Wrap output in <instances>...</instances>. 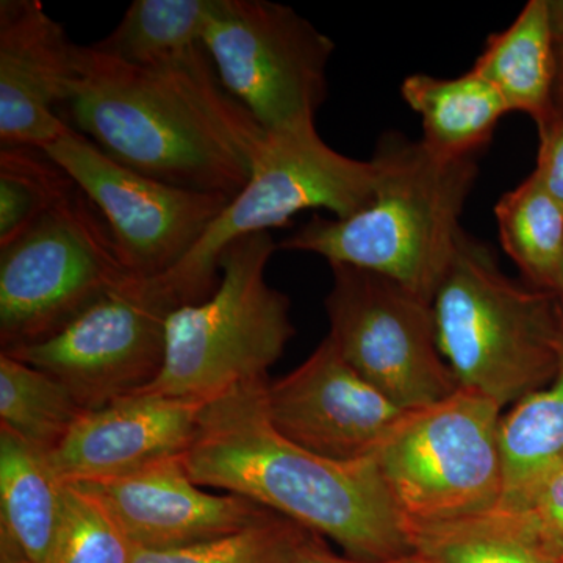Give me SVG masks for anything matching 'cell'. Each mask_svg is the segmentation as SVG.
<instances>
[{
  "label": "cell",
  "instance_id": "obj_33",
  "mask_svg": "<svg viewBox=\"0 0 563 563\" xmlns=\"http://www.w3.org/2000/svg\"><path fill=\"white\" fill-rule=\"evenodd\" d=\"M558 466H561V468H563V453L561 455V459H559Z\"/></svg>",
  "mask_w": 563,
  "mask_h": 563
},
{
  "label": "cell",
  "instance_id": "obj_26",
  "mask_svg": "<svg viewBox=\"0 0 563 563\" xmlns=\"http://www.w3.org/2000/svg\"><path fill=\"white\" fill-rule=\"evenodd\" d=\"M406 525L413 551L431 563H554L488 515Z\"/></svg>",
  "mask_w": 563,
  "mask_h": 563
},
{
  "label": "cell",
  "instance_id": "obj_12",
  "mask_svg": "<svg viewBox=\"0 0 563 563\" xmlns=\"http://www.w3.org/2000/svg\"><path fill=\"white\" fill-rule=\"evenodd\" d=\"M44 151L101 211L122 263L136 277L173 272L231 201L128 168L70 125Z\"/></svg>",
  "mask_w": 563,
  "mask_h": 563
},
{
  "label": "cell",
  "instance_id": "obj_9",
  "mask_svg": "<svg viewBox=\"0 0 563 563\" xmlns=\"http://www.w3.org/2000/svg\"><path fill=\"white\" fill-rule=\"evenodd\" d=\"M202 44L224 90L265 132L314 122L335 44L268 0H213Z\"/></svg>",
  "mask_w": 563,
  "mask_h": 563
},
{
  "label": "cell",
  "instance_id": "obj_7",
  "mask_svg": "<svg viewBox=\"0 0 563 563\" xmlns=\"http://www.w3.org/2000/svg\"><path fill=\"white\" fill-rule=\"evenodd\" d=\"M503 407L459 387L409 410L376 462L406 523H446L492 512L504 493Z\"/></svg>",
  "mask_w": 563,
  "mask_h": 563
},
{
  "label": "cell",
  "instance_id": "obj_28",
  "mask_svg": "<svg viewBox=\"0 0 563 563\" xmlns=\"http://www.w3.org/2000/svg\"><path fill=\"white\" fill-rule=\"evenodd\" d=\"M536 548L544 558L563 563V468L555 466L539 481L504 496L485 514Z\"/></svg>",
  "mask_w": 563,
  "mask_h": 563
},
{
  "label": "cell",
  "instance_id": "obj_30",
  "mask_svg": "<svg viewBox=\"0 0 563 563\" xmlns=\"http://www.w3.org/2000/svg\"><path fill=\"white\" fill-rule=\"evenodd\" d=\"M295 563H431L424 555L417 553L399 555V558L393 559H380V561H365V559H354L350 558V555H339L332 553L325 543L322 542V539H318L317 542L310 544L306 551L298 559H296Z\"/></svg>",
  "mask_w": 563,
  "mask_h": 563
},
{
  "label": "cell",
  "instance_id": "obj_15",
  "mask_svg": "<svg viewBox=\"0 0 563 563\" xmlns=\"http://www.w3.org/2000/svg\"><path fill=\"white\" fill-rule=\"evenodd\" d=\"M203 404L133 393L84 412L47 461L63 483L96 484L184 457Z\"/></svg>",
  "mask_w": 563,
  "mask_h": 563
},
{
  "label": "cell",
  "instance_id": "obj_13",
  "mask_svg": "<svg viewBox=\"0 0 563 563\" xmlns=\"http://www.w3.org/2000/svg\"><path fill=\"white\" fill-rule=\"evenodd\" d=\"M265 407L282 435L339 462L376 457L409 412L363 379L329 336L298 368L266 385Z\"/></svg>",
  "mask_w": 563,
  "mask_h": 563
},
{
  "label": "cell",
  "instance_id": "obj_8",
  "mask_svg": "<svg viewBox=\"0 0 563 563\" xmlns=\"http://www.w3.org/2000/svg\"><path fill=\"white\" fill-rule=\"evenodd\" d=\"M129 276L101 211L77 187L0 247L2 352L54 335Z\"/></svg>",
  "mask_w": 563,
  "mask_h": 563
},
{
  "label": "cell",
  "instance_id": "obj_11",
  "mask_svg": "<svg viewBox=\"0 0 563 563\" xmlns=\"http://www.w3.org/2000/svg\"><path fill=\"white\" fill-rule=\"evenodd\" d=\"M331 268L328 336L344 361L402 410L453 395L459 384L439 350L432 303L380 274Z\"/></svg>",
  "mask_w": 563,
  "mask_h": 563
},
{
  "label": "cell",
  "instance_id": "obj_25",
  "mask_svg": "<svg viewBox=\"0 0 563 563\" xmlns=\"http://www.w3.org/2000/svg\"><path fill=\"white\" fill-rule=\"evenodd\" d=\"M322 537L273 512L231 536L174 550H136L133 563H295Z\"/></svg>",
  "mask_w": 563,
  "mask_h": 563
},
{
  "label": "cell",
  "instance_id": "obj_14",
  "mask_svg": "<svg viewBox=\"0 0 563 563\" xmlns=\"http://www.w3.org/2000/svg\"><path fill=\"white\" fill-rule=\"evenodd\" d=\"M79 52L38 0L0 2V143L44 150L68 131L57 107L68 99Z\"/></svg>",
  "mask_w": 563,
  "mask_h": 563
},
{
  "label": "cell",
  "instance_id": "obj_10",
  "mask_svg": "<svg viewBox=\"0 0 563 563\" xmlns=\"http://www.w3.org/2000/svg\"><path fill=\"white\" fill-rule=\"evenodd\" d=\"M177 307L165 277L129 276L54 335L3 354L60 380L85 410L99 409L155 383Z\"/></svg>",
  "mask_w": 563,
  "mask_h": 563
},
{
  "label": "cell",
  "instance_id": "obj_20",
  "mask_svg": "<svg viewBox=\"0 0 563 563\" xmlns=\"http://www.w3.org/2000/svg\"><path fill=\"white\" fill-rule=\"evenodd\" d=\"M213 0H135L120 24L91 46L129 65H179L206 51L202 33Z\"/></svg>",
  "mask_w": 563,
  "mask_h": 563
},
{
  "label": "cell",
  "instance_id": "obj_17",
  "mask_svg": "<svg viewBox=\"0 0 563 563\" xmlns=\"http://www.w3.org/2000/svg\"><path fill=\"white\" fill-rule=\"evenodd\" d=\"M65 483L47 455L0 429V563H47Z\"/></svg>",
  "mask_w": 563,
  "mask_h": 563
},
{
  "label": "cell",
  "instance_id": "obj_6",
  "mask_svg": "<svg viewBox=\"0 0 563 563\" xmlns=\"http://www.w3.org/2000/svg\"><path fill=\"white\" fill-rule=\"evenodd\" d=\"M377 185V166L333 150L314 122L285 131L266 132L250 180L233 196L165 279L180 306L201 302L220 284L221 252L243 236L272 232L295 214L324 209L333 218H350L369 206Z\"/></svg>",
  "mask_w": 563,
  "mask_h": 563
},
{
  "label": "cell",
  "instance_id": "obj_2",
  "mask_svg": "<svg viewBox=\"0 0 563 563\" xmlns=\"http://www.w3.org/2000/svg\"><path fill=\"white\" fill-rule=\"evenodd\" d=\"M268 383L236 385L203 404L184 455L192 481L328 537L350 558L380 561L413 553L376 459L332 461L282 435L266 413Z\"/></svg>",
  "mask_w": 563,
  "mask_h": 563
},
{
  "label": "cell",
  "instance_id": "obj_23",
  "mask_svg": "<svg viewBox=\"0 0 563 563\" xmlns=\"http://www.w3.org/2000/svg\"><path fill=\"white\" fill-rule=\"evenodd\" d=\"M87 412L54 376L0 354V429L49 455Z\"/></svg>",
  "mask_w": 563,
  "mask_h": 563
},
{
  "label": "cell",
  "instance_id": "obj_24",
  "mask_svg": "<svg viewBox=\"0 0 563 563\" xmlns=\"http://www.w3.org/2000/svg\"><path fill=\"white\" fill-rule=\"evenodd\" d=\"M76 188L69 174L41 147L0 144V247L31 229Z\"/></svg>",
  "mask_w": 563,
  "mask_h": 563
},
{
  "label": "cell",
  "instance_id": "obj_1",
  "mask_svg": "<svg viewBox=\"0 0 563 563\" xmlns=\"http://www.w3.org/2000/svg\"><path fill=\"white\" fill-rule=\"evenodd\" d=\"M63 110L110 158L185 190L232 199L266 132L224 90L203 51L179 65H129L80 46Z\"/></svg>",
  "mask_w": 563,
  "mask_h": 563
},
{
  "label": "cell",
  "instance_id": "obj_3",
  "mask_svg": "<svg viewBox=\"0 0 563 563\" xmlns=\"http://www.w3.org/2000/svg\"><path fill=\"white\" fill-rule=\"evenodd\" d=\"M373 161L377 185L368 207L343 220L313 214L277 247L380 274L432 303L463 231L476 158L444 161L421 140L390 132Z\"/></svg>",
  "mask_w": 563,
  "mask_h": 563
},
{
  "label": "cell",
  "instance_id": "obj_27",
  "mask_svg": "<svg viewBox=\"0 0 563 563\" xmlns=\"http://www.w3.org/2000/svg\"><path fill=\"white\" fill-rule=\"evenodd\" d=\"M136 548L90 488L65 483L57 537L47 563H133Z\"/></svg>",
  "mask_w": 563,
  "mask_h": 563
},
{
  "label": "cell",
  "instance_id": "obj_31",
  "mask_svg": "<svg viewBox=\"0 0 563 563\" xmlns=\"http://www.w3.org/2000/svg\"><path fill=\"white\" fill-rule=\"evenodd\" d=\"M555 57H558V74L553 95V109L555 117L563 120V0H553Z\"/></svg>",
  "mask_w": 563,
  "mask_h": 563
},
{
  "label": "cell",
  "instance_id": "obj_5",
  "mask_svg": "<svg viewBox=\"0 0 563 563\" xmlns=\"http://www.w3.org/2000/svg\"><path fill=\"white\" fill-rule=\"evenodd\" d=\"M276 250L272 232H261L221 252L217 290L169 314L162 373L143 391L207 402L236 385L268 380L296 333L290 301L265 277Z\"/></svg>",
  "mask_w": 563,
  "mask_h": 563
},
{
  "label": "cell",
  "instance_id": "obj_16",
  "mask_svg": "<svg viewBox=\"0 0 563 563\" xmlns=\"http://www.w3.org/2000/svg\"><path fill=\"white\" fill-rule=\"evenodd\" d=\"M95 492L136 550L163 551L231 536L265 520L272 510L243 496L213 495L192 481L184 457L96 484Z\"/></svg>",
  "mask_w": 563,
  "mask_h": 563
},
{
  "label": "cell",
  "instance_id": "obj_18",
  "mask_svg": "<svg viewBox=\"0 0 563 563\" xmlns=\"http://www.w3.org/2000/svg\"><path fill=\"white\" fill-rule=\"evenodd\" d=\"M472 69L509 111L529 114L537 128L550 121L558 74L553 0H529L506 31L488 36Z\"/></svg>",
  "mask_w": 563,
  "mask_h": 563
},
{
  "label": "cell",
  "instance_id": "obj_19",
  "mask_svg": "<svg viewBox=\"0 0 563 563\" xmlns=\"http://www.w3.org/2000/svg\"><path fill=\"white\" fill-rule=\"evenodd\" d=\"M401 95L421 118V143L444 161L476 157L510 113L496 88L473 69L454 79L413 74L402 81Z\"/></svg>",
  "mask_w": 563,
  "mask_h": 563
},
{
  "label": "cell",
  "instance_id": "obj_21",
  "mask_svg": "<svg viewBox=\"0 0 563 563\" xmlns=\"http://www.w3.org/2000/svg\"><path fill=\"white\" fill-rule=\"evenodd\" d=\"M504 252L531 287L559 295L563 280V207L533 174L495 206Z\"/></svg>",
  "mask_w": 563,
  "mask_h": 563
},
{
  "label": "cell",
  "instance_id": "obj_4",
  "mask_svg": "<svg viewBox=\"0 0 563 563\" xmlns=\"http://www.w3.org/2000/svg\"><path fill=\"white\" fill-rule=\"evenodd\" d=\"M555 298L507 276L490 247L462 231L432 299L439 350L459 387L504 409L551 383L561 343Z\"/></svg>",
  "mask_w": 563,
  "mask_h": 563
},
{
  "label": "cell",
  "instance_id": "obj_32",
  "mask_svg": "<svg viewBox=\"0 0 563 563\" xmlns=\"http://www.w3.org/2000/svg\"><path fill=\"white\" fill-rule=\"evenodd\" d=\"M559 298L562 299V302H563V280H562V285H561V290H559Z\"/></svg>",
  "mask_w": 563,
  "mask_h": 563
},
{
  "label": "cell",
  "instance_id": "obj_29",
  "mask_svg": "<svg viewBox=\"0 0 563 563\" xmlns=\"http://www.w3.org/2000/svg\"><path fill=\"white\" fill-rule=\"evenodd\" d=\"M540 150L533 177L563 207V120L551 118L539 128Z\"/></svg>",
  "mask_w": 563,
  "mask_h": 563
},
{
  "label": "cell",
  "instance_id": "obj_22",
  "mask_svg": "<svg viewBox=\"0 0 563 563\" xmlns=\"http://www.w3.org/2000/svg\"><path fill=\"white\" fill-rule=\"evenodd\" d=\"M499 442L503 498L523 490L558 466L563 453V302L558 372L551 383L520 399L509 413L503 415Z\"/></svg>",
  "mask_w": 563,
  "mask_h": 563
}]
</instances>
